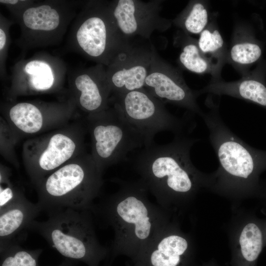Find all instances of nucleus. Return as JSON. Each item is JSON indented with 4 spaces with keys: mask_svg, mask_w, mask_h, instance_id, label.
Listing matches in <instances>:
<instances>
[{
    "mask_svg": "<svg viewBox=\"0 0 266 266\" xmlns=\"http://www.w3.org/2000/svg\"><path fill=\"white\" fill-rule=\"evenodd\" d=\"M199 141L175 135L168 144L145 147L135 160L140 180L170 214L188 209L198 194L211 185V173L199 170L191 159V150Z\"/></svg>",
    "mask_w": 266,
    "mask_h": 266,
    "instance_id": "1",
    "label": "nucleus"
},
{
    "mask_svg": "<svg viewBox=\"0 0 266 266\" xmlns=\"http://www.w3.org/2000/svg\"><path fill=\"white\" fill-rule=\"evenodd\" d=\"M205 103L208 110L201 118L219 162L218 168L211 173L208 191L229 200L232 209L237 208L246 199H260V176L266 170V150L251 147L230 129L221 116L219 101H214L212 95Z\"/></svg>",
    "mask_w": 266,
    "mask_h": 266,
    "instance_id": "2",
    "label": "nucleus"
},
{
    "mask_svg": "<svg viewBox=\"0 0 266 266\" xmlns=\"http://www.w3.org/2000/svg\"><path fill=\"white\" fill-rule=\"evenodd\" d=\"M120 188L90 211L112 227L114 256L123 255L134 259L170 222L171 214L148 199V192L140 180H117Z\"/></svg>",
    "mask_w": 266,
    "mask_h": 266,
    "instance_id": "3",
    "label": "nucleus"
},
{
    "mask_svg": "<svg viewBox=\"0 0 266 266\" xmlns=\"http://www.w3.org/2000/svg\"><path fill=\"white\" fill-rule=\"evenodd\" d=\"M101 170L93 157L64 165L36 183L41 211L90 210L102 185Z\"/></svg>",
    "mask_w": 266,
    "mask_h": 266,
    "instance_id": "4",
    "label": "nucleus"
},
{
    "mask_svg": "<svg viewBox=\"0 0 266 266\" xmlns=\"http://www.w3.org/2000/svg\"><path fill=\"white\" fill-rule=\"evenodd\" d=\"M48 215L46 221H33L29 230L40 235L62 256L98 266L108 252L97 238L92 212L67 208Z\"/></svg>",
    "mask_w": 266,
    "mask_h": 266,
    "instance_id": "5",
    "label": "nucleus"
},
{
    "mask_svg": "<svg viewBox=\"0 0 266 266\" xmlns=\"http://www.w3.org/2000/svg\"><path fill=\"white\" fill-rule=\"evenodd\" d=\"M71 33L75 49L86 58L107 66L123 39L105 1L87 2L77 16Z\"/></svg>",
    "mask_w": 266,
    "mask_h": 266,
    "instance_id": "6",
    "label": "nucleus"
},
{
    "mask_svg": "<svg viewBox=\"0 0 266 266\" xmlns=\"http://www.w3.org/2000/svg\"><path fill=\"white\" fill-rule=\"evenodd\" d=\"M93 158L99 168L125 159L133 150L144 146L143 137L113 106L90 114Z\"/></svg>",
    "mask_w": 266,
    "mask_h": 266,
    "instance_id": "7",
    "label": "nucleus"
},
{
    "mask_svg": "<svg viewBox=\"0 0 266 266\" xmlns=\"http://www.w3.org/2000/svg\"><path fill=\"white\" fill-rule=\"evenodd\" d=\"M113 106L143 137L146 147L152 144L155 135L169 131L175 135L184 134L182 120L170 113L164 103L144 88L114 95Z\"/></svg>",
    "mask_w": 266,
    "mask_h": 266,
    "instance_id": "8",
    "label": "nucleus"
},
{
    "mask_svg": "<svg viewBox=\"0 0 266 266\" xmlns=\"http://www.w3.org/2000/svg\"><path fill=\"white\" fill-rule=\"evenodd\" d=\"M30 3L19 10L18 16L22 45L30 48L59 41L75 15L73 2L48 1Z\"/></svg>",
    "mask_w": 266,
    "mask_h": 266,
    "instance_id": "9",
    "label": "nucleus"
},
{
    "mask_svg": "<svg viewBox=\"0 0 266 266\" xmlns=\"http://www.w3.org/2000/svg\"><path fill=\"white\" fill-rule=\"evenodd\" d=\"M123 38L106 68L111 93L118 95L144 88L155 47L148 39Z\"/></svg>",
    "mask_w": 266,
    "mask_h": 266,
    "instance_id": "10",
    "label": "nucleus"
},
{
    "mask_svg": "<svg viewBox=\"0 0 266 266\" xmlns=\"http://www.w3.org/2000/svg\"><path fill=\"white\" fill-rule=\"evenodd\" d=\"M196 245L175 220L171 222L133 260L134 266H196Z\"/></svg>",
    "mask_w": 266,
    "mask_h": 266,
    "instance_id": "11",
    "label": "nucleus"
},
{
    "mask_svg": "<svg viewBox=\"0 0 266 266\" xmlns=\"http://www.w3.org/2000/svg\"><path fill=\"white\" fill-rule=\"evenodd\" d=\"M163 2L115 0L107 3L115 26L123 37L149 39L154 31L164 32L171 25L172 21L161 15Z\"/></svg>",
    "mask_w": 266,
    "mask_h": 266,
    "instance_id": "12",
    "label": "nucleus"
},
{
    "mask_svg": "<svg viewBox=\"0 0 266 266\" xmlns=\"http://www.w3.org/2000/svg\"><path fill=\"white\" fill-rule=\"evenodd\" d=\"M144 88L164 103L183 107L201 118L203 115L197 102L199 96L196 90H192L186 84L180 68L160 57L156 49Z\"/></svg>",
    "mask_w": 266,
    "mask_h": 266,
    "instance_id": "13",
    "label": "nucleus"
},
{
    "mask_svg": "<svg viewBox=\"0 0 266 266\" xmlns=\"http://www.w3.org/2000/svg\"><path fill=\"white\" fill-rule=\"evenodd\" d=\"M227 232L232 253V266H256L265 246L264 220L239 208L232 209Z\"/></svg>",
    "mask_w": 266,
    "mask_h": 266,
    "instance_id": "14",
    "label": "nucleus"
},
{
    "mask_svg": "<svg viewBox=\"0 0 266 266\" xmlns=\"http://www.w3.org/2000/svg\"><path fill=\"white\" fill-rule=\"evenodd\" d=\"M65 72V66L55 58L34 57L15 65L12 85L33 92H44L60 82Z\"/></svg>",
    "mask_w": 266,
    "mask_h": 266,
    "instance_id": "15",
    "label": "nucleus"
},
{
    "mask_svg": "<svg viewBox=\"0 0 266 266\" xmlns=\"http://www.w3.org/2000/svg\"><path fill=\"white\" fill-rule=\"evenodd\" d=\"M73 86L77 93L80 106L90 114L100 112L108 107L111 92L104 66L97 64L79 71L73 77Z\"/></svg>",
    "mask_w": 266,
    "mask_h": 266,
    "instance_id": "16",
    "label": "nucleus"
},
{
    "mask_svg": "<svg viewBox=\"0 0 266 266\" xmlns=\"http://www.w3.org/2000/svg\"><path fill=\"white\" fill-rule=\"evenodd\" d=\"M41 211L38 204L25 196L0 209V248L2 250L25 239L31 223Z\"/></svg>",
    "mask_w": 266,
    "mask_h": 266,
    "instance_id": "17",
    "label": "nucleus"
},
{
    "mask_svg": "<svg viewBox=\"0 0 266 266\" xmlns=\"http://www.w3.org/2000/svg\"><path fill=\"white\" fill-rule=\"evenodd\" d=\"M262 77L260 68L258 67L236 81L211 79L207 85L196 92L199 97L203 94L228 96L255 103L266 109V86Z\"/></svg>",
    "mask_w": 266,
    "mask_h": 266,
    "instance_id": "18",
    "label": "nucleus"
},
{
    "mask_svg": "<svg viewBox=\"0 0 266 266\" xmlns=\"http://www.w3.org/2000/svg\"><path fill=\"white\" fill-rule=\"evenodd\" d=\"M262 54L261 45L249 23L244 20L235 22L228 48L227 64L242 76L249 71V67L260 59Z\"/></svg>",
    "mask_w": 266,
    "mask_h": 266,
    "instance_id": "19",
    "label": "nucleus"
},
{
    "mask_svg": "<svg viewBox=\"0 0 266 266\" xmlns=\"http://www.w3.org/2000/svg\"><path fill=\"white\" fill-rule=\"evenodd\" d=\"M174 45L179 49L177 63L181 68L198 74H210L212 79H222V68L200 51L197 39L179 30L174 35Z\"/></svg>",
    "mask_w": 266,
    "mask_h": 266,
    "instance_id": "20",
    "label": "nucleus"
},
{
    "mask_svg": "<svg viewBox=\"0 0 266 266\" xmlns=\"http://www.w3.org/2000/svg\"><path fill=\"white\" fill-rule=\"evenodd\" d=\"M76 148V143L69 136L61 133L53 135L34 166L29 169L33 182L37 183L61 167L72 156Z\"/></svg>",
    "mask_w": 266,
    "mask_h": 266,
    "instance_id": "21",
    "label": "nucleus"
},
{
    "mask_svg": "<svg viewBox=\"0 0 266 266\" xmlns=\"http://www.w3.org/2000/svg\"><path fill=\"white\" fill-rule=\"evenodd\" d=\"M212 15L208 0H192L171 21L183 32L199 35L208 25Z\"/></svg>",
    "mask_w": 266,
    "mask_h": 266,
    "instance_id": "22",
    "label": "nucleus"
},
{
    "mask_svg": "<svg viewBox=\"0 0 266 266\" xmlns=\"http://www.w3.org/2000/svg\"><path fill=\"white\" fill-rule=\"evenodd\" d=\"M217 15L213 13L208 25L199 34L197 42L200 51L223 68L227 64L228 47L219 29Z\"/></svg>",
    "mask_w": 266,
    "mask_h": 266,
    "instance_id": "23",
    "label": "nucleus"
},
{
    "mask_svg": "<svg viewBox=\"0 0 266 266\" xmlns=\"http://www.w3.org/2000/svg\"><path fill=\"white\" fill-rule=\"evenodd\" d=\"M9 116L15 126L24 133H34L42 127V113L33 103L22 102L15 104L10 108Z\"/></svg>",
    "mask_w": 266,
    "mask_h": 266,
    "instance_id": "24",
    "label": "nucleus"
},
{
    "mask_svg": "<svg viewBox=\"0 0 266 266\" xmlns=\"http://www.w3.org/2000/svg\"><path fill=\"white\" fill-rule=\"evenodd\" d=\"M20 244H12L0 250L2 254L0 266H38V256L41 250H26Z\"/></svg>",
    "mask_w": 266,
    "mask_h": 266,
    "instance_id": "25",
    "label": "nucleus"
},
{
    "mask_svg": "<svg viewBox=\"0 0 266 266\" xmlns=\"http://www.w3.org/2000/svg\"><path fill=\"white\" fill-rule=\"evenodd\" d=\"M24 196L22 193L16 191L9 185L5 187L0 186V209L15 202Z\"/></svg>",
    "mask_w": 266,
    "mask_h": 266,
    "instance_id": "26",
    "label": "nucleus"
},
{
    "mask_svg": "<svg viewBox=\"0 0 266 266\" xmlns=\"http://www.w3.org/2000/svg\"><path fill=\"white\" fill-rule=\"evenodd\" d=\"M3 21V18H0V65H3L6 57V52L7 49L8 42V29L9 24L8 21Z\"/></svg>",
    "mask_w": 266,
    "mask_h": 266,
    "instance_id": "27",
    "label": "nucleus"
},
{
    "mask_svg": "<svg viewBox=\"0 0 266 266\" xmlns=\"http://www.w3.org/2000/svg\"><path fill=\"white\" fill-rule=\"evenodd\" d=\"M260 199L266 200V182L261 183V192Z\"/></svg>",
    "mask_w": 266,
    "mask_h": 266,
    "instance_id": "28",
    "label": "nucleus"
},
{
    "mask_svg": "<svg viewBox=\"0 0 266 266\" xmlns=\"http://www.w3.org/2000/svg\"><path fill=\"white\" fill-rule=\"evenodd\" d=\"M201 266H218L216 261L214 260H211L207 263H205Z\"/></svg>",
    "mask_w": 266,
    "mask_h": 266,
    "instance_id": "29",
    "label": "nucleus"
},
{
    "mask_svg": "<svg viewBox=\"0 0 266 266\" xmlns=\"http://www.w3.org/2000/svg\"><path fill=\"white\" fill-rule=\"evenodd\" d=\"M264 241H265V246H266V220H264Z\"/></svg>",
    "mask_w": 266,
    "mask_h": 266,
    "instance_id": "30",
    "label": "nucleus"
},
{
    "mask_svg": "<svg viewBox=\"0 0 266 266\" xmlns=\"http://www.w3.org/2000/svg\"></svg>",
    "mask_w": 266,
    "mask_h": 266,
    "instance_id": "31",
    "label": "nucleus"
}]
</instances>
